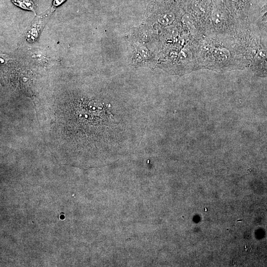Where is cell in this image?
Wrapping results in <instances>:
<instances>
[{
    "label": "cell",
    "instance_id": "1",
    "mask_svg": "<svg viewBox=\"0 0 267 267\" xmlns=\"http://www.w3.org/2000/svg\"><path fill=\"white\" fill-rule=\"evenodd\" d=\"M44 18V16L37 17L31 23L26 35V39L28 42L33 43L37 40L45 24Z\"/></svg>",
    "mask_w": 267,
    "mask_h": 267
},
{
    "label": "cell",
    "instance_id": "2",
    "mask_svg": "<svg viewBox=\"0 0 267 267\" xmlns=\"http://www.w3.org/2000/svg\"><path fill=\"white\" fill-rule=\"evenodd\" d=\"M133 62L136 64L140 63L143 61L149 60L151 55L149 50L144 47H135L134 50L133 51Z\"/></svg>",
    "mask_w": 267,
    "mask_h": 267
},
{
    "label": "cell",
    "instance_id": "3",
    "mask_svg": "<svg viewBox=\"0 0 267 267\" xmlns=\"http://www.w3.org/2000/svg\"><path fill=\"white\" fill-rule=\"evenodd\" d=\"M14 4L27 10L35 12V5L32 0H11Z\"/></svg>",
    "mask_w": 267,
    "mask_h": 267
},
{
    "label": "cell",
    "instance_id": "4",
    "mask_svg": "<svg viewBox=\"0 0 267 267\" xmlns=\"http://www.w3.org/2000/svg\"><path fill=\"white\" fill-rule=\"evenodd\" d=\"M66 0H53L52 7L50 9V12H52L55 9L56 7L59 6L63 3Z\"/></svg>",
    "mask_w": 267,
    "mask_h": 267
}]
</instances>
